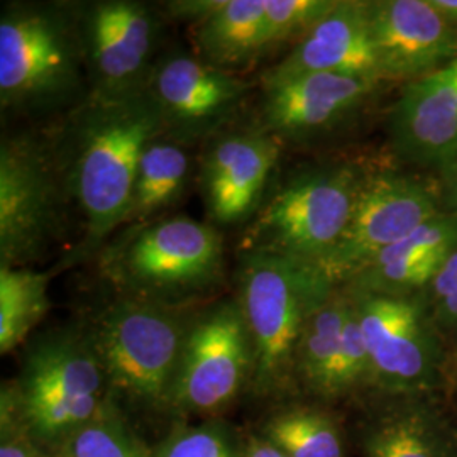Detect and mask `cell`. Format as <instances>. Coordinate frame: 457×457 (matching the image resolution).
I'll return each mask as SVG.
<instances>
[{
    "mask_svg": "<svg viewBox=\"0 0 457 457\" xmlns=\"http://www.w3.org/2000/svg\"><path fill=\"white\" fill-rule=\"evenodd\" d=\"M162 136L163 117L147 88L122 96L90 94L65 114L49 139L82 217V234L60 268L96 260L124 226L139 160Z\"/></svg>",
    "mask_w": 457,
    "mask_h": 457,
    "instance_id": "obj_1",
    "label": "cell"
},
{
    "mask_svg": "<svg viewBox=\"0 0 457 457\" xmlns=\"http://www.w3.org/2000/svg\"><path fill=\"white\" fill-rule=\"evenodd\" d=\"M366 173L351 163L307 166L264 198L239 253H264L317 266L341 241Z\"/></svg>",
    "mask_w": 457,
    "mask_h": 457,
    "instance_id": "obj_4",
    "label": "cell"
},
{
    "mask_svg": "<svg viewBox=\"0 0 457 457\" xmlns=\"http://www.w3.org/2000/svg\"><path fill=\"white\" fill-rule=\"evenodd\" d=\"M337 0H266L264 48L298 41L328 14Z\"/></svg>",
    "mask_w": 457,
    "mask_h": 457,
    "instance_id": "obj_25",
    "label": "cell"
},
{
    "mask_svg": "<svg viewBox=\"0 0 457 457\" xmlns=\"http://www.w3.org/2000/svg\"><path fill=\"white\" fill-rule=\"evenodd\" d=\"M427 292H430L434 302L457 292V249L442 262L441 270L428 285Z\"/></svg>",
    "mask_w": 457,
    "mask_h": 457,
    "instance_id": "obj_30",
    "label": "cell"
},
{
    "mask_svg": "<svg viewBox=\"0 0 457 457\" xmlns=\"http://www.w3.org/2000/svg\"><path fill=\"white\" fill-rule=\"evenodd\" d=\"M379 80L337 73H311L262 83L258 128L285 143H307L360 114Z\"/></svg>",
    "mask_w": 457,
    "mask_h": 457,
    "instance_id": "obj_13",
    "label": "cell"
},
{
    "mask_svg": "<svg viewBox=\"0 0 457 457\" xmlns=\"http://www.w3.org/2000/svg\"><path fill=\"white\" fill-rule=\"evenodd\" d=\"M347 294H334L312 313L302 328L295 354V370L317 392H328V385L339 356Z\"/></svg>",
    "mask_w": 457,
    "mask_h": 457,
    "instance_id": "obj_22",
    "label": "cell"
},
{
    "mask_svg": "<svg viewBox=\"0 0 457 457\" xmlns=\"http://www.w3.org/2000/svg\"><path fill=\"white\" fill-rule=\"evenodd\" d=\"M162 457H234V454L219 432L190 430L170 442Z\"/></svg>",
    "mask_w": 457,
    "mask_h": 457,
    "instance_id": "obj_28",
    "label": "cell"
},
{
    "mask_svg": "<svg viewBox=\"0 0 457 457\" xmlns=\"http://www.w3.org/2000/svg\"><path fill=\"white\" fill-rule=\"evenodd\" d=\"M90 94L122 96L146 88L158 63L164 17L139 0L77 4Z\"/></svg>",
    "mask_w": 457,
    "mask_h": 457,
    "instance_id": "obj_10",
    "label": "cell"
},
{
    "mask_svg": "<svg viewBox=\"0 0 457 457\" xmlns=\"http://www.w3.org/2000/svg\"><path fill=\"white\" fill-rule=\"evenodd\" d=\"M430 4L454 29H457V0H430Z\"/></svg>",
    "mask_w": 457,
    "mask_h": 457,
    "instance_id": "obj_33",
    "label": "cell"
},
{
    "mask_svg": "<svg viewBox=\"0 0 457 457\" xmlns=\"http://www.w3.org/2000/svg\"><path fill=\"white\" fill-rule=\"evenodd\" d=\"M266 0H224L212 16L194 26L198 56L236 73L260 58L264 48Z\"/></svg>",
    "mask_w": 457,
    "mask_h": 457,
    "instance_id": "obj_20",
    "label": "cell"
},
{
    "mask_svg": "<svg viewBox=\"0 0 457 457\" xmlns=\"http://www.w3.org/2000/svg\"><path fill=\"white\" fill-rule=\"evenodd\" d=\"M0 457H36L34 456V449L29 445V442L24 437H21V434H12L9 428L7 437H2V447H0Z\"/></svg>",
    "mask_w": 457,
    "mask_h": 457,
    "instance_id": "obj_31",
    "label": "cell"
},
{
    "mask_svg": "<svg viewBox=\"0 0 457 457\" xmlns=\"http://www.w3.org/2000/svg\"><path fill=\"white\" fill-rule=\"evenodd\" d=\"M441 213L436 192L424 181L393 171L366 173L349 226L317 264L334 285H345L386 247Z\"/></svg>",
    "mask_w": 457,
    "mask_h": 457,
    "instance_id": "obj_11",
    "label": "cell"
},
{
    "mask_svg": "<svg viewBox=\"0 0 457 457\" xmlns=\"http://www.w3.org/2000/svg\"><path fill=\"white\" fill-rule=\"evenodd\" d=\"M283 457H290V456H287V454H285V456H283Z\"/></svg>",
    "mask_w": 457,
    "mask_h": 457,
    "instance_id": "obj_36",
    "label": "cell"
},
{
    "mask_svg": "<svg viewBox=\"0 0 457 457\" xmlns=\"http://www.w3.org/2000/svg\"><path fill=\"white\" fill-rule=\"evenodd\" d=\"M281 145L258 126L220 132L207 141L200 162V187L209 224L237 228L249 224L266 198Z\"/></svg>",
    "mask_w": 457,
    "mask_h": 457,
    "instance_id": "obj_15",
    "label": "cell"
},
{
    "mask_svg": "<svg viewBox=\"0 0 457 457\" xmlns=\"http://www.w3.org/2000/svg\"><path fill=\"white\" fill-rule=\"evenodd\" d=\"M163 117L164 136L192 146L211 141L245 104L249 83L187 51H166L146 85Z\"/></svg>",
    "mask_w": 457,
    "mask_h": 457,
    "instance_id": "obj_12",
    "label": "cell"
},
{
    "mask_svg": "<svg viewBox=\"0 0 457 457\" xmlns=\"http://www.w3.org/2000/svg\"><path fill=\"white\" fill-rule=\"evenodd\" d=\"M370 457H457L442 420L428 409H402L376 427L366 441Z\"/></svg>",
    "mask_w": 457,
    "mask_h": 457,
    "instance_id": "obj_21",
    "label": "cell"
},
{
    "mask_svg": "<svg viewBox=\"0 0 457 457\" xmlns=\"http://www.w3.org/2000/svg\"><path fill=\"white\" fill-rule=\"evenodd\" d=\"M345 292V290H344ZM347 294V292H345ZM349 296V307L345 313L343 327V341L339 356L336 361V368L328 385V395L347 392L366 379H373L371 376V360L368 353V345L361 330L360 315L356 305Z\"/></svg>",
    "mask_w": 457,
    "mask_h": 457,
    "instance_id": "obj_26",
    "label": "cell"
},
{
    "mask_svg": "<svg viewBox=\"0 0 457 457\" xmlns=\"http://www.w3.org/2000/svg\"><path fill=\"white\" fill-rule=\"evenodd\" d=\"M270 436L290 457H343L337 430L327 419L311 411H295L275 420Z\"/></svg>",
    "mask_w": 457,
    "mask_h": 457,
    "instance_id": "obj_24",
    "label": "cell"
},
{
    "mask_svg": "<svg viewBox=\"0 0 457 457\" xmlns=\"http://www.w3.org/2000/svg\"><path fill=\"white\" fill-rule=\"evenodd\" d=\"M49 273L0 266V353H11L49 309Z\"/></svg>",
    "mask_w": 457,
    "mask_h": 457,
    "instance_id": "obj_23",
    "label": "cell"
},
{
    "mask_svg": "<svg viewBox=\"0 0 457 457\" xmlns=\"http://www.w3.org/2000/svg\"><path fill=\"white\" fill-rule=\"evenodd\" d=\"M188 330L175 307L120 295L88 336L109 386L158 405L173 396Z\"/></svg>",
    "mask_w": 457,
    "mask_h": 457,
    "instance_id": "obj_7",
    "label": "cell"
},
{
    "mask_svg": "<svg viewBox=\"0 0 457 457\" xmlns=\"http://www.w3.org/2000/svg\"><path fill=\"white\" fill-rule=\"evenodd\" d=\"M75 209L49 137L33 132L0 143V266L28 268L60 245Z\"/></svg>",
    "mask_w": 457,
    "mask_h": 457,
    "instance_id": "obj_6",
    "label": "cell"
},
{
    "mask_svg": "<svg viewBox=\"0 0 457 457\" xmlns=\"http://www.w3.org/2000/svg\"><path fill=\"white\" fill-rule=\"evenodd\" d=\"M451 173V190H449V204L457 202V163L453 164L449 170Z\"/></svg>",
    "mask_w": 457,
    "mask_h": 457,
    "instance_id": "obj_35",
    "label": "cell"
},
{
    "mask_svg": "<svg viewBox=\"0 0 457 457\" xmlns=\"http://www.w3.org/2000/svg\"><path fill=\"white\" fill-rule=\"evenodd\" d=\"M390 136L413 163L442 170L457 163V56L405 85L390 114Z\"/></svg>",
    "mask_w": 457,
    "mask_h": 457,
    "instance_id": "obj_17",
    "label": "cell"
},
{
    "mask_svg": "<svg viewBox=\"0 0 457 457\" xmlns=\"http://www.w3.org/2000/svg\"><path fill=\"white\" fill-rule=\"evenodd\" d=\"M436 320L444 327H457V292L436 302Z\"/></svg>",
    "mask_w": 457,
    "mask_h": 457,
    "instance_id": "obj_32",
    "label": "cell"
},
{
    "mask_svg": "<svg viewBox=\"0 0 457 457\" xmlns=\"http://www.w3.org/2000/svg\"><path fill=\"white\" fill-rule=\"evenodd\" d=\"M351 295L371 360V376L385 390H430L441 375L437 327L420 295Z\"/></svg>",
    "mask_w": 457,
    "mask_h": 457,
    "instance_id": "obj_9",
    "label": "cell"
},
{
    "mask_svg": "<svg viewBox=\"0 0 457 457\" xmlns=\"http://www.w3.org/2000/svg\"><path fill=\"white\" fill-rule=\"evenodd\" d=\"M109 381L90 336L58 332L34 344L19 381V403L34 432L58 437L98 420Z\"/></svg>",
    "mask_w": 457,
    "mask_h": 457,
    "instance_id": "obj_8",
    "label": "cell"
},
{
    "mask_svg": "<svg viewBox=\"0 0 457 457\" xmlns=\"http://www.w3.org/2000/svg\"><path fill=\"white\" fill-rule=\"evenodd\" d=\"M66 457H149L120 425L98 419L75 430L66 444Z\"/></svg>",
    "mask_w": 457,
    "mask_h": 457,
    "instance_id": "obj_27",
    "label": "cell"
},
{
    "mask_svg": "<svg viewBox=\"0 0 457 457\" xmlns=\"http://www.w3.org/2000/svg\"><path fill=\"white\" fill-rule=\"evenodd\" d=\"M96 260L120 295L164 305L212 288L226 266L220 230L187 215L124 228Z\"/></svg>",
    "mask_w": 457,
    "mask_h": 457,
    "instance_id": "obj_3",
    "label": "cell"
},
{
    "mask_svg": "<svg viewBox=\"0 0 457 457\" xmlns=\"http://www.w3.org/2000/svg\"><path fill=\"white\" fill-rule=\"evenodd\" d=\"M222 4L224 0H173L164 4V11L171 14L173 19L196 26L212 16L217 9L222 7Z\"/></svg>",
    "mask_w": 457,
    "mask_h": 457,
    "instance_id": "obj_29",
    "label": "cell"
},
{
    "mask_svg": "<svg viewBox=\"0 0 457 457\" xmlns=\"http://www.w3.org/2000/svg\"><path fill=\"white\" fill-rule=\"evenodd\" d=\"M90 96L77 4L7 2L0 14L4 117L68 114Z\"/></svg>",
    "mask_w": 457,
    "mask_h": 457,
    "instance_id": "obj_2",
    "label": "cell"
},
{
    "mask_svg": "<svg viewBox=\"0 0 457 457\" xmlns=\"http://www.w3.org/2000/svg\"><path fill=\"white\" fill-rule=\"evenodd\" d=\"M311 73L354 75L383 82L371 36L370 0H337L334 9L262 75V83Z\"/></svg>",
    "mask_w": 457,
    "mask_h": 457,
    "instance_id": "obj_18",
    "label": "cell"
},
{
    "mask_svg": "<svg viewBox=\"0 0 457 457\" xmlns=\"http://www.w3.org/2000/svg\"><path fill=\"white\" fill-rule=\"evenodd\" d=\"M192 179L188 147L162 136L145 149L122 228L146 226L180 202Z\"/></svg>",
    "mask_w": 457,
    "mask_h": 457,
    "instance_id": "obj_19",
    "label": "cell"
},
{
    "mask_svg": "<svg viewBox=\"0 0 457 457\" xmlns=\"http://www.w3.org/2000/svg\"><path fill=\"white\" fill-rule=\"evenodd\" d=\"M336 287L317 266L264 253H239V307L245 317L253 375L271 390L295 370L302 328Z\"/></svg>",
    "mask_w": 457,
    "mask_h": 457,
    "instance_id": "obj_5",
    "label": "cell"
},
{
    "mask_svg": "<svg viewBox=\"0 0 457 457\" xmlns=\"http://www.w3.org/2000/svg\"><path fill=\"white\" fill-rule=\"evenodd\" d=\"M253 353L239 302L226 300L190 327L173 398L187 409L215 410L239 392Z\"/></svg>",
    "mask_w": 457,
    "mask_h": 457,
    "instance_id": "obj_14",
    "label": "cell"
},
{
    "mask_svg": "<svg viewBox=\"0 0 457 457\" xmlns=\"http://www.w3.org/2000/svg\"><path fill=\"white\" fill-rule=\"evenodd\" d=\"M285 453H281L278 447L273 445H256L253 451H249V454L245 457H283Z\"/></svg>",
    "mask_w": 457,
    "mask_h": 457,
    "instance_id": "obj_34",
    "label": "cell"
},
{
    "mask_svg": "<svg viewBox=\"0 0 457 457\" xmlns=\"http://www.w3.org/2000/svg\"><path fill=\"white\" fill-rule=\"evenodd\" d=\"M381 80L413 82L457 56L454 29L430 0H370Z\"/></svg>",
    "mask_w": 457,
    "mask_h": 457,
    "instance_id": "obj_16",
    "label": "cell"
}]
</instances>
